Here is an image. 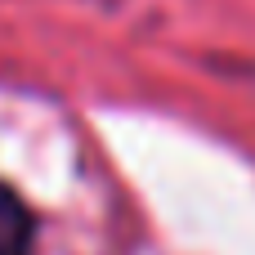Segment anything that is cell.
Returning a JSON list of instances; mask_svg holds the SVG:
<instances>
[{
	"label": "cell",
	"instance_id": "6da1fadb",
	"mask_svg": "<svg viewBox=\"0 0 255 255\" xmlns=\"http://www.w3.org/2000/svg\"><path fill=\"white\" fill-rule=\"evenodd\" d=\"M31 251H36V215L9 184H0V255H31Z\"/></svg>",
	"mask_w": 255,
	"mask_h": 255
}]
</instances>
